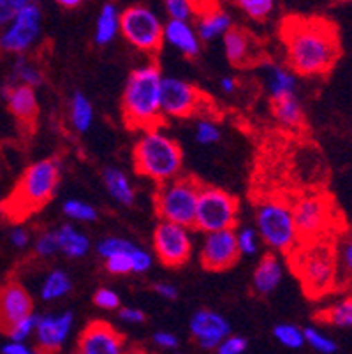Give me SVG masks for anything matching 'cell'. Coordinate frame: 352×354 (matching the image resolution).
<instances>
[{"instance_id":"6da1fadb","label":"cell","mask_w":352,"mask_h":354,"mask_svg":"<svg viewBox=\"0 0 352 354\" xmlns=\"http://www.w3.org/2000/svg\"><path fill=\"white\" fill-rule=\"evenodd\" d=\"M280 41L289 71L299 76L328 74L342 55L337 25L322 16H286Z\"/></svg>"},{"instance_id":"7a4b0ae2","label":"cell","mask_w":352,"mask_h":354,"mask_svg":"<svg viewBox=\"0 0 352 354\" xmlns=\"http://www.w3.org/2000/svg\"><path fill=\"white\" fill-rule=\"evenodd\" d=\"M60 182V162L57 159H43L30 164L19 176L11 194L0 201L2 217L21 222L34 212L44 208L53 199Z\"/></svg>"},{"instance_id":"3957f363","label":"cell","mask_w":352,"mask_h":354,"mask_svg":"<svg viewBox=\"0 0 352 354\" xmlns=\"http://www.w3.org/2000/svg\"><path fill=\"white\" fill-rule=\"evenodd\" d=\"M163 73L157 64H145L129 74L122 97V113L127 127L150 131L163 122L160 86Z\"/></svg>"},{"instance_id":"277c9868","label":"cell","mask_w":352,"mask_h":354,"mask_svg":"<svg viewBox=\"0 0 352 354\" xmlns=\"http://www.w3.org/2000/svg\"><path fill=\"white\" fill-rule=\"evenodd\" d=\"M289 263L310 298H321L338 286L337 252L331 240L299 243L289 254Z\"/></svg>"},{"instance_id":"5b68a950","label":"cell","mask_w":352,"mask_h":354,"mask_svg":"<svg viewBox=\"0 0 352 354\" xmlns=\"http://www.w3.org/2000/svg\"><path fill=\"white\" fill-rule=\"evenodd\" d=\"M132 159L136 171L159 185L180 176L183 166L182 147L159 127L141 134L132 152Z\"/></svg>"},{"instance_id":"8992f818","label":"cell","mask_w":352,"mask_h":354,"mask_svg":"<svg viewBox=\"0 0 352 354\" xmlns=\"http://www.w3.org/2000/svg\"><path fill=\"white\" fill-rule=\"evenodd\" d=\"M201 187L203 183L192 176H176L159 185L155 192V212L160 221L190 230L194 226Z\"/></svg>"},{"instance_id":"52a82bcc","label":"cell","mask_w":352,"mask_h":354,"mask_svg":"<svg viewBox=\"0 0 352 354\" xmlns=\"http://www.w3.org/2000/svg\"><path fill=\"white\" fill-rule=\"evenodd\" d=\"M256 231L271 250L287 254V256L302 243L290 205L279 199H268L257 207Z\"/></svg>"},{"instance_id":"ba28073f","label":"cell","mask_w":352,"mask_h":354,"mask_svg":"<svg viewBox=\"0 0 352 354\" xmlns=\"http://www.w3.org/2000/svg\"><path fill=\"white\" fill-rule=\"evenodd\" d=\"M295 226L302 243L329 240L333 233L335 208L324 194H305L290 205Z\"/></svg>"},{"instance_id":"9c48e42d","label":"cell","mask_w":352,"mask_h":354,"mask_svg":"<svg viewBox=\"0 0 352 354\" xmlns=\"http://www.w3.org/2000/svg\"><path fill=\"white\" fill-rule=\"evenodd\" d=\"M238 214H240V205L234 196L219 187L203 185L199 191L192 227L205 234L234 230L238 224Z\"/></svg>"},{"instance_id":"30bf717a","label":"cell","mask_w":352,"mask_h":354,"mask_svg":"<svg viewBox=\"0 0 352 354\" xmlns=\"http://www.w3.org/2000/svg\"><path fill=\"white\" fill-rule=\"evenodd\" d=\"M120 32L138 50L155 53L163 46L164 25L147 6H131L120 12Z\"/></svg>"},{"instance_id":"8fae6325","label":"cell","mask_w":352,"mask_h":354,"mask_svg":"<svg viewBox=\"0 0 352 354\" xmlns=\"http://www.w3.org/2000/svg\"><path fill=\"white\" fill-rule=\"evenodd\" d=\"M43 15L35 2H28L19 9L15 20L0 34V50L8 53L24 55L34 46L41 34Z\"/></svg>"},{"instance_id":"7c38bea8","label":"cell","mask_w":352,"mask_h":354,"mask_svg":"<svg viewBox=\"0 0 352 354\" xmlns=\"http://www.w3.org/2000/svg\"><path fill=\"white\" fill-rule=\"evenodd\" d=\"M154 250L155 256L164 266L180 268L192 256V238L189 227L171 224L160 221L154 231Z\"/></svg>"},{"instance_id":"4fadbf2b","label":"cell","mask_w":352,"mask_h":354,"mask_svg":"<svg viewBox=\"0 0 352 354\" xmlns=\"http://www.w3.org/2000/svg\"><path fill=\"white\" fill-rule=\"evenodd\" d=\"M205 94L196 85L178 78H163L160 86V109L164 117L187 118L201 111Z\"/></svg>"},{"instance_id":"5bb4252c","label":"cell","mask_w":352,"mask_h":354,"mask_svg":"<svg viewBox=\"0 0 352 354\" xmlns=\"http://www.w3.org/2000/svg\"><path fill=\"white\" fill-rule=\"evenodd\" d=\"M240 256L237 231L228 230L206 234L199 259H201L203 268L210 270V272H224L237 265Z\"/></svg>"},{"instance_id":"9a60e30c","label":"cell","mask_w":352,"mask_h":354,"mask_svg":"<svg viewBox=\"0 0 352 354\" xmlns=\"http://www.w3.org/2000/svg\"><path fill=\"white\" fill-rule=\"evenodd\" d=\"M74 354H125V340L106 321H92L80 335Z\"/></svg>"},{"instance_id":"2e32d148","label":"cell","mask_w":352,"mask_h":354,"mask_svg":"<svg viewBox=\"0 0 352 354\" xmlns=\"http://www.w3.org/2000/svg\"><path fill=\"white\" fill-rule=\"evenodd\" d=\"M34 314V300L30 292L18 282L11 281L0 286V331H9L25 317Z\"/></svg>"},{"instance_id":"e0dca14e","label":"cell","mask_w":352,"mask_h":354,"mask_svg":"<svg viewBox=\"0 0 352 354\" xmlns=\"http://www.w3.org/2000/svg\"><path fill=\"white\" fill-rule=\"evenodd\" d=\"M74 324L73 312L37 315L35 324V346L39 353L55 354L62 349Z\"/></svg>"},{"instance_id":"ac0fdd59","label":"cell","mask_w":352,"mask_h":354,"mask_svg":"<svg viewBox=\"0 0 352 354\" xmlns=\"http://www.w3.org/2000/svg\"><path fill=\"white\" fill-rule=\"evenodd\" d=\"M190 333L201 349H217L219 344L231 335V326L224 315L213 310H198L190 319Z\"/></svg>"},{"instance_id":"d6986e66","label":"cell","mask_w":352,"mask_h":354,"mask_svg":"<svg viewBox=\"0 0 352 354\" xmlns=\"http://www.w3.org/2000/svg\"><path fill=\"white\" fill-rule=\"evenodd\" d=\"M196 6V32H198L199 41L212 43V41L224 37L229 28L232 27L231 16L221 9L219 4H201L194 2Z\"/></svg>"},{"instance_id":"ffe728a7","label":"cell","mask_w":352,"mask_h":354,"mask_svg":"<svg viewBox=\"0 0 352 354\" xmlns=\"http://www.w3.org/2000/svg\"><path fill=\"white\" fill-rule=\"evenodd\" d=\"M222 43H224L225 57H228V60L232 66L247 67L259 62L261 53L256 39L243 28H229L228 34L222 37Z\"/></svg>"},{"instance_id":"44dd1931","label":"cell","mask_w":352,"mask_h":354,"mask_svg":"<svg viewBox=\"0 0 352 354\" xmlns=\"http://www.w3.org/2000/svg\"><path fill=\"white\" fill-rule=\"evenodd\" d=\"M4 97L16 122L21 127H34L39 115V101L35 90L24 85H9L4 90Z\"/></svg>"},{"instance_id":"7402d4cb","label":"cell","mask_w":352,"mask_h":354,"mask_svg":"<svg viewBox=\"0 0 352 354\" xmlns=\"http://www.w3.org/2000/svg\"><path fill=\"white\" fill-rule=\"evenodd\" d=\"M163 39L182 51L185 57H198L201 51V41H199L196 27L190 21L167 20V24L164 25Z\"/></svg>"},{"instance_id":"603a6c76","label":"cell","mask_w":352,"mask_h":354,"mask_svg":"<svg viewBox=\"0 0 352 354\" xmlns=\"http://www.w3.org/2000/svg\"><path fill=\"white\" fill-rule=\"evenodd\" d=\"M284 279V265L277 254H266L261 257L254 270L252 286L257 295H270L280 286Z\"/></svg>"},{"instance_id":"cb8c5ba5","label":"cell","mask_w":352,"mask_h":354,"mask_svg":"<svg viewBox=\"0 0 352 354\" xmlns=\"http://www.w3.org/2000/svg\"><path fill=\"white\" fill-rule=\"evenodd\" d=\"M264 83L273 101L296 95V74L279 64L264 66Z\"/></svg>"},{"instance_id":"d4e9b609","label":"cell","mask_w":352,"mask_h":354,"mask_svg":"<svg viewBox=\"0 0 352 354\" xmlns=\"http://www.w3.org/2000/svg\"><path fill=\"white\" fill-rule=\"evenodd\" d=\"M102 180H104V185L108 189L109 196L116 203H120L124 207H131L132 203H134V187H132L129 176L122 169H118V167H108L102 173Z\"/></svg>"},{"instance_id":"484cf974","label":"cell","mask_w":352,"mask_h":354,"mask_svg":"<svg viewBox=\"0 0 352 354\" xmlns=\"http://www.w3.org/2000/svg\"><path fill=\"white\" fill-rule=\"evenodd\" d=\"M58 238V249L60 252L66 254L71 259H80L86 256L90 250V240L83 231L76 230L71 224H66L60 230H57Z\"/></svg>"},{"instance_id":"4316f807","label":"cell","mask_w":352,"mask_h":354,"mask_svg":"<svg viewBox=\"0 0 352 354\" xmlns=\"http://www.w3.org/2000/svg\"><path fill=\"white\" fill-rule=\"evenodd\" d=\"M118 32H120V11L115 4H104L97 16L93 39L99 46H106L115 39Z\"/></svg>"},{"instance_id":"83f0119b","label":"cell","mask_w":352,"mask_h":354,"mask_svg":"<svg viewBox=\"0 0 352 354\" xmlns=\"http://www.w3.org/2000/svg\"><path fill=\"white\" fill-rule=\"evenodd\" d=\"M271 109H273V117H275V120L286 129L302 127L303 120H305L303 106L302 102L298 101L296 95H293V97L279 99V101H273Z\"/></svg>"},{"instance_id":"f1b7e54d","label":"cell","mask_w":352,"mask_h":354,"mask_svg":"<svg viewBox=\"0 0 352 354\" xmlns=\"http://www.w3.org/2000/svg\"><path fill=\"white\" fill-rule=\"evenodd\" d=\"M321 323L335 328H352V296H344L317 314Z\"/></svg>"},{"instance_id":"f546056e","label":"cell","mask_w":352,"mask_h":354,"mask_svg":"<svg viewBox=\"0 0 352 354\" xmlns=\"http://www.w3.org/2000/svg\"><path fill=\"white\" fill-rule=\"evenodd\" d=\"M71 124L77 133H86L93 124V106L85 94L76 92L71 99Z\"/></svg>"},{"instance_id":"4dcf8cb0","label":"cell","mask_w":352,"mask_h":354,"mask_svg":"<svg viewBox=\"0 0 352 354\" xmlns=\"http://www.w3.org/2000/svg\"><path fill=\"white\" fill-rule=\"evenodd\" d=\"M73 289V282H71L69 275L62 270H53L46 275L41 286V298L44 301H57L64 296H67Z\"/></svg>"},{"instance_id":"1f68e13d","label":"cell","mask_w":352,"mask_h":354,"mask_svg":"<svg viewBox=\"0 0 352 354\" xmlns=\"http://www.w3.org/2000/svg\"><path fill=\"white\" fill-rule=\"evenodd\" d=\"M335 252H337L338 282L352 284V233L342 234L335 245Z\"/></svg>"},{"instance_id":"d6a6232c","label":"cell","mask_w":352,"mask_h":354,"mask_svg":"<svg viewBox=\"0 0 352 354\" xmlns=\"http://www.w3.org/2000/svg\"><path fill=\"white\" fill-rule=\"evenodd\" d=\"M15 80L18 83L16 85H24V86H30V88H35V86L43 85V73L35 66L34 62L24 57V55H19L18 60L15 64Z\"/></svg>"},{"instance_id":"836d02e7","label":"cell","mask_w":352,"mask_h":354,"mask_svg":"<svg viewBox=\"0 0 352 354\" xmlns=\"http://www.w3.org/2000/svg\"><path fill=\"white\" fill-rule=\"evenodd\" d=\"M64 214L76 222H95L99 214L97 208L92 207L90 203L82 201V199H67L62 207Z\"/></svg>"},{"instance_id":"e575fe53","label":"cell","mask_w":352,"mask_h":354,"mask_svg":"<svg viewBox=\"0 0 352 354\" xmlns=\"http://www.w3.org/2000/svg\"><path fill=\"white\" fill-rule=\"evenodd\" d=\"M303 337H305V344H308L315 353L319 354H335L338 346L333 339H329L328 335L322 333L321 330L314 326H308L303 330Z\"/></svg>"},{"instance_id":"d590c367","label":"cell","mask_w":352,"mask_h":354,"mask_svg":"<svg viewBox=\"0 0 352 354\" xmlns=\"http://www.w3.org/2000/svg\"><path fill=\"white\" fill-rule=\"evenodd\" d=\"M273 337H275L284 347H289V349H299V347L305 344V337H303L302 328L289 323L277 324V326L273 328Z\"/></svg>"},{"instance_id":"8d00e7d4","label":"cell","mask_w":352,"mask_h":354,"mask_svg":"<svg viewBox=\"0 0 352 354\" xmlns=\"http://www.w3.org/2000/svg\"><path fill=\"white\" fill-rule=\"evenodd\" d=\"M238 8L245 15L250 16L252 20L264 21L273 12V9H275V2L273 0H240Z\"/></svg>"},{"instance_id":"74e56055","label":"cell","mask_w":352,"mask_h":354,"mask_svg":"<svg viewBox=\"0 0 352 354\" xmlns=\"http://www.w3.org/2000/svg\"><path fill=\"white\" fill-rule=\"evenodd\" d=\"M164 8H166L169 20L190 21L192 18H196V6L189 0H166Z\"/></svg>"},{"instance_id":"f35d334b","label":"cell","mask_w":352,"mask_h":354,"mask_svg":"<svg viewBox=\"0 0 352 354\" xmlns=\"http://www.w3.org/2000/svg\"><path fill=\"white\" fill-rule=\"evenodd\" d=\"M237 243L241 256H254L259 250V234L256 227L245 226L237 231Z\"/></svg>"},{"instance_id":"ab89813d","label":"cell","mask_w":352,"mask_h":354,"mask_svg":"<svg viewBox=\"0 0 352 354\" xmlns=\"http://www.w3.org/2000/svg\"><path fill=\"white\" fill-rule=\"evenodd\" d=\"M134 249L131 241L124 240V238H116V236H108L102 238L99 243H97V252L99 256L108 259V257L115 256V254H122V252H131Z\"/></svg>"},{"instance_id":"60d3db41","label":"cell","mask_w":352,"mask_h":354,"mask_svg":"<svg viewBox=\"0 0 352 354\" xmlns=\"http://www.w3.org/2000/svg\"><path fill=\"white\" fill-rule=\"evenodd\" d=\"M221 140V129L215 122L203 118L196 124V141L201 145H213L219 143Z\"/></svg>"},{"instance_id":"b9f144b4","label":"cell","mask_w":352,"mask_h":354,"mask_svg":"<svg viewBox=\"0 0 352 354\" xmlns=\"http://www.w3.org/2000/svg\"><path fill=\"white\" fill-rule=\"evenodd\" d=\"M131 252L115 254V256L108 257L106 259V268H108V272L113 273V275H127V273H132Z\"/></svg>"},{"instance_id":"7bdbcfd3","label":"cell","mask_w":352,"mask_h":354,"mask_svg":"<svg viewBox=\"0 0 352 354\" xmlns=\"http://www.w3.org/2000/svg\"><path fill=\"white\" fill-rule=\"evenodd\" d=\"M35 324H37V315H28V317H25L24 321H19V323L9 331L8 337L11 339V342H25V340L35 331Z\"/></svg>"},{"instance_id":"ee69618b","label":"cell","mask_w":352,"mask_h":354,"mask_svg":"<svg viewBox=\"0 0 352 354\" xmlns=\"http://www.w3.org/2000/svg\"><path fill=\"white\" fill-rule=\"evenodd\" d=\"M58 238L57 231H48L43 233L35 241V254L41 257H51L58 252Z\"/></svg>"},{"instance_id":"f6af8a7d","label":"cell","mask_w":352,"mask_h":354,"mask_svg":"<svg viewBox=\"0 0 352 354\" xmlns=\"http://www.w3.org/2000/svg\"><path fill=\"white\" fill-rule=\"evenodd\" d=\"M93 301H95L97 307L104 308V310H116L120 307V296L109 288L97 289L95 295H93Z\"/></svg>"},{"instance_id":"bcb514c9","label":"cell","mask_w":352,"mask_h":354,"mask_svg":"<svg viewBox=\"0 0 352 354\" xmlns=\"http://www.w3.org/2000/svg\"><path fill=\"white\" fill-rule=\"evenodd\" d=\"M247 339L240 335H228L217 347V354H243L247 351Z\"/></svg>"},{"instance_id":"7dc6e473","label":"cell","mask_w":352,"mask_h":354,"mask_svg":"<svg viewBox=\"0 0 352 354\" xmlns=\"http://www.w3.org/2000/svg\"><path fill=\"white\" fill-rule=\"evenodd\" d=\"M25 4L27 0H0V27L11 24Z\"/></svg>"},{"instance_id":"c3c4849f","label":"cell","mask_w":352,"mask_h":354,"mask_svg":"<svg viewBox=\"0 0 352 354\" xmlns=\"http://www.w3.org/2000/svg\"><path fill=\"white\" fill-rule=\"evenodd\" d=\"M132 259V272L134 273H145L151 268V263H154V257L148 250L140 249V247H134V250L131 252Z\"/></svg>"},{"instance_id":"681fc988","label":"cell","mask_w":352,"mask_h":354,"mask_svg":"<svg viewBox=\"0 0 352 354\" xmlns=\"http://www.w3.org/2000/svg\"><path fill=\"white\" fill-rule=\"evenodd\" d=\"M154 342L157 347H160V349H167V351L178 347V339H176V335H173L171 331H155Z\"/></svg>"},{"instance_id":"f907efd6","label":"cell","mask_w":352,"mask_h":354,"mask_svg":"<svg viewBox=\"0 0 352 354\" xmlns=\"http://www.w3.org/2000/svg\"><path fill=\"white\" fill-rule=\"evenodd\" d=\"M118 317H120L124 323H129V324H141L145 323V312L140 310V308H134V307H124L120 308V312H118Z\"/></svg>"},{"instance_id":"816d5d0a","label":"cell","mask_w":352,"mask_h":354,"mask_svg":"<svg viewBox=\"0 0 352 354\" xmlns=\"http://www.w3.org/2000/svg\"><path fill=\"white\" fill-rule=\"evenodd\" d=\"M154 289L157 295L166 298V300H176L178 298V289H176V286L169 284V282H157Z\"/></svg>"},{"instance_id":"f5cc1de1","label":"cell","mask_w":352,"mask_h":354,"mask_svg":"<svg viewBox=\"0 0 352 354\" xmlns=\"http://www.w3.org/2000/svg\"><path fill=\"white\" fill-rule=\"evenodd\" d=\"M28 240H30V234L25 227H16V230L11 231V241L12 245L18 247V249H24V247L28 245Z\"/></svg>"},{"instance_id":"db71d44e","label":"cell","mask_w":352,"mask_h":354,"mask_svg":"<svg viewBox=\"0 0 352 354\" xmlns=\"http://www.w3.org/2000/svg\"><path fill=\"white\" fill-rule=\"evenodd\" d=\"M2 353L4 354H43V353H39L37 349L32 351L30 347L25 346L24 342H9L8 346H4Z\"/></svg>"},{"instance_id":"11a10c76","label":"cell","mask_w":352,"mask_h":354,"mask_svg":"<svg viewBox=\"0 0 352 354\" xmlns=\"http://www.w3.org/2000/svg\"><path fill=\"white\" fill-rule=\"evenodd\" d=\"M237 86L238 83L232 76H224V78L221 80V90L224 92V94H232V92L237 90Z\"/></svg>"},{"instance_id":"9f6ffc18","label":"cell","mask_w":352,"mask_h":354,"mask_svg":"<svg viewBox=\"0 0 352 354\" xmlns=\"http://www.w3.org/2000/svg\"><path fill=\"white\" fill-rule=\"evenodd\" d=\"M58 6L64 9H67V11H71V9L80 8V6H82V0H60V2H58Z\"/></svg>"},{"instance_id":"6f0895ef","label":"cell","mask_w":352,"mask_h":354,"mask_svg":"<svg viewBox=\"0 0 352 354\" xmlns=\"http://www.w3.org/2000/svg\"><path fill=\"white\" fill-rule=\"evenodd\" d=\"M127 354H147V353H143V351H132V353H127Z\"/></svg>"},{"instance_id":"680465c9","label":"cell","mask_w":352,"mask_h":354,"mask_svg":"<svg viewBox=\"0 0 352 354\" xmlns=\"http://www.w3.org/2000/svg\"><path fill=\"white\" fill-rule=\"evenodd\" d=\"M0 217H2V210H0Z\"/></svg>"}]
</instances>
